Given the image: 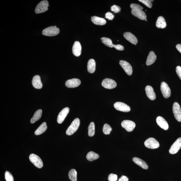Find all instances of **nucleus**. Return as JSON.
Masks as SVG:
<instances>
[{
	"mask_svg": "<svg viewBox=\"0 0 181 181\" xmlns=\"http://www.w3.org/2000/svg\"><path fill=\"white\" fill-rule=\"evenodd\" d=\"M5 178L6 181H14L12 175L8 171H6L5 172Z\"/></svg>",
	"mask_w": 181,
	"mask_h": 181,
	"instance_id": "34",
	"label": "nucleus"
},
{
	"mask_svg": "<svg viewBox=\"0 0 181 181\" xmlns=\"http://www.w3.org/2000/svg\"><path fill=\"white\" fill-rule=\"evenodd\" d=\"M32 84L36 89H41L43 87V85L41 82L40 76L39 75L34 76L32 80Z\"/></svg>",
	"mask_w": 181,
	"mask_h": 181,
	"instance_id": "19",
	"label": "nucleus"
},
{
	"mask_svg": "<svg viewBox=\"0 0 181 181\" xmlns=\"http://www.w3.org/2000/svg\"><path fill=\"white\" fill-rule=\"evenodd\" d=\"M81 83L80 80L78 78H73L67 80L65 83L66 86L69 88H74L79 86Z\"/></svg>",
	"mask_w": 181,
	"mask_h": 181,
	"instance_id": "15",
	"label": "nucleus"
},
{
	"mask_svg": "<svg viewBox=\"0 0 181 181\" xmlns=\"http://www.w3.org/2000/svg\"><path fill=\"white\" fill-rule=\"evenodd\" d=\"M131 13L132 15L140 20H145L147 18L146 13L142 10L134 9L132 10Z\"/></svg>",
	"mask_w": 181,
	"mask_h": 181,
	"instance_id": "16",
	"label": "nucleus"
},
{
	"mask_svg": "<svg viewBox=\"0 0 181 181\" xmlns=\"http://www.w3.org/2000/svg\"><path fill=\"white\" fill-rule=\"evenodd\" d=\"M156 26L158 28L164 29L166 27V23L164 18L162 16H160L158 18Z\"/></svg>",
	"mask_w": 181,
	"mask_h": 181,
	"instance_id": "26",
	"label": "nucleus"
},
{
	"mask_svg": "<svg viewBox=\"0 0 181 181\" xmlns=\"http://www.w3.org/2000/svg\"><path fill=\"white\" fill-rule=\"evenodd\" d=\"M124 37L127 41L134 45H136L138 42L136 36L130 32H127L124 34Z\"/></svg>",
	"mask_w": 181,
	"mask_h": 181,
	"instance_id": "21",
	"label": "nucleus"
},
{
	"mask_svg": "<svg viewBox=\"0 0 181 181\" xmlns=\"http://www.w3.org/2000/svg\"><path fill=\"white\" fill-rule=\"evenodd\" d=\"M173 110L176 120L179 122H181V108L179 104L177 102L174 103Z\"/></svg>",
	"mask_w": 181,
	"mask_h": 181,
	"instance_id": "7",
	"label": "nucleus"
},
{
	"mask_svg": "<svg viewBox=\"0 0 181 181\" xmlns=\"http://www.w3.org/2000/svg\"><path fill=\"white\" fill-rule=\"evenodd\" d=\"M139 1L149 8H151L152 6V4L151 2L154 1H151V0H139Z\"/></svg>",
	"mask_w": 181,
	"mask_h": 181,
	"instance_id": "33",
	"label": "nucleus"
},
{
	"mask_svg": "<svg viewBox=\"0 0 181 181\" xmlns=\"http://www.w3.org/2000/svg\"><path fill=\"white\" fill-rule=\"evenodd\" d=\"M47 128V124L45 122H44L35 132L36 135H39L45 132Z\"/></svg>",
	"mask_w": 181,
	"mask_h": 181,
	"instance_id": "27",
	"label": "nucleus"
},
{
	"mask_svg": "<svg viewBox=\"0 0 181 181\" xmlns=\"http://www.w3.org/2000/svg\"><path fill=\"white\" fill-rule=\"evenodd\" d=\"M119 64L124 69L126 73L129 76H131L133 73V69L129 62L124 60H120Z\"/></svg>",
	"mask_w": 181,
	"mask_h": 181,
	"instance_id": "13",
	"label": "nucleus"
},
{
	"mask_svg": "<svg viewBox=\"0 0 181 181\" xmlns=\"http://www.w3.org/2000/svg\"><path fill=\"white\" fill-rule=\"evenodd\" d=\"M102 85L106 89H111L117 87V83L114 80L111 79L106 78L102 82Z\"/></svg>",
	"mask_w": 181,
	"mask_h": 181,
	"instance_id": "8",
	"label": "nucleus"
},
{
	"mask_svg": "<svg viewBox=\"0 0 181 181\" xmlns=\"http://www.w3.org/2000/svg\"><path fill=\"white\" fill-rule=\"evenodd\" d=\"M157 123L158 126L165 130H167L169 128V125L168 122L164 118L161 117H157L156 119Z\"/></svg>",
	"mask_w": 181,
	"mask_h": 181,
	"instance_id": "17",
	"label": "nucleus"
},
{
	"mask_svg": "<svg viewBox=\"0 0 181 181\" xmlns=\"http://www.w3.org/2000/svg\"><path fill=\"white\" fill-rule=\"evenodd\" d=\"M105 17L109 20H112L114 18L115 16L112 13L108 12L105 14Z\"/></svg>",
	"mask_w": 181,
	"mask_h": 181,
	"instance_id": "38",
	"label": "nucleus"
},
{
	"mask_svg": "<svg viewBox=\"0 0 181 181\" xmlns=\"http://www.w3.org/2000/svg\"><path fill=\"white\" fill-rule=\"evenodd\" d=\"M146 95L151 100H154L156 98V94L153 88L150 86H147L145 88Z\"/></svg>",
	"mask_w": 181,
	"mask_h": 181,
	"instance_id": "20",
	"label": "nucleus"
},
{
	"mask_svg": "<svg viewBox=\"0 0 181 181\" xmlns=\"http://www.w3.org/2000/svg\"><path fill=\"white\" fill-rule=\"evenodd\" d=\"M101 40L102 42L108 47H114L116 49L119 51H122L124 50V46L122 45H113L112 40L110 38L106 37H102L101 38Z\"/></svg>",
	"mask_w": 181,
	"mask_h": 181,
	"instance_id": "4",
	"label": "nucleus"
},
{
	"mask_svg": "<svg viewBox=\"0 0 181 181\" xmlns=\"http://www.w3.org/2000/svg\"><path fill=\"white\" fill-rule=\"evenodd\" d=\"M117 176L115 174L111 173L109 175L108 180L109 181H117Z\"/></svg>",
	"mask_w": 181,
	"mask_h": 181,
	"instance_id": "35",
	"label": "nucleus"
},
{
	"mask_svg": "<svg viewBox=\"0 0 181 181\" xmlns=\"http://www.w3.org/2000/svg\"><path fill=\"white\" fill-rule=\"evenodd\" d=\"M176 71L179 77L181 80V67L180 66H178L176 67Z\"/></svg>",
	"mask_w": 181,
	"mask_h": 181,
	"instance_id": "39",
	"label": "nucleus"
},
{
	"mask_svg": "<svg viewBox=\"0 0 181 181\" xmlns=\"http://www.w3.org/2000/svg\"><path fill=\"white\" fill-rule=\"evenodd\" d=\"M111 10L115 13H118L121 11V8L119 6L114 5L111 7Z\"/></svg>",
	"mask_w": 181,
	"mask_h": 181,
	"instance_id": "36",
	"label": "nucleus"
},
{
	"mask_svg": "<svg viewBox=\"0 0 181 181\" xmlns=\"http://www.w3.org/2000/svg\"><path fill=\"white\" fill-rule=\"evenodd\" d=\"M80 124V120L79 118H76L74 119L67 129L66 134L67 135L71 136L75 133L79 127Z\"/></svg>",
	"mask_w": 181,
	"mask_h": 181,
	"instance_id": "1",
	"label": "nucleus"
},
{
	"mask_svg": "<svg viewBox=\"0 0 181 181\" xmlns=\"http://www.w3.org/2000/svg\"><path fill=\"white\" fill-rule=\"evenodd\" d=\"M112 130L111 127L108 124H106L104 125L103 128V131L104 134H109Z\"/></svg>",
	"mask_w": 181,
	"mask_h": 181,
	"instance_id": "32",
	"label": "nucleus"
},
{
	"mask_svg": "<svg viewBox=\"0 0 181 181\" xmlns=\"http://www.w3.org/2000/svg\"><path fill=\"white\" fill-rule=\"evenodd\" d=\"M157 56L153 52H151L148 56L146 61V64L147 66H150L153 64L156 61Z\"/></svg>",
	"mask_w": 181,
	"mask_h": 181,
	"instance_id": "22",
	"label": "nucleus"
},
{
	"mask_svg": "<svg viewBox=\"0 0 181 181\" xmlns=\"http://www.w3.org/2000/svg\"><path fill=\"white\" fill-rule=\"evenodd\" d=\"M42 111L41 109L36 111L30 121L31 123L34 124L40 119L42 115Z\"/></svg>",
	"mask_w": 181,
	"mask_h": 181,
	"instance_id": "28",
	"label": "nucleus"
},
{
	"mask_svg": "<svg viewBox=\"0 0 181 181\" xmlns=\"http://www.w3.org/2000/svg\"><path fill=\"white\" fill-rule=\"evenodd\" d=\"M49 6L48 1L45 0L41 1L36 6L35 12L38 14L45 12L48 10V7Z\"/></svg>",
	"mask_w": 181,
	"mask_h": 181,
	"instance_id": "5",
	"label": "nucleus"
},
{
	"mask_svg": "<svg viewBox=\"0 0 181 181\" xmlns=\"http://www.w3.org/2000/svg\"><path fill=\"white\" fill-rule=\"evenodd\" d=\"M144 145L146 147L151 149H155L158 148L160 146L158 141L153 138L147 139L145 141Z\"/></svg>",
	"mask_w": 181,
	"mask_h": 181,
	"instance_id": "6",
	"label": "nucleus"
},
{
	"mask_svg": "<svg viewBox=\"0 0 181 181\" xmlns=\"http://www.w3.org/2000/svg\"><path fill=\"white\" fill-rule=\"evenodd\" d=\"M145 20L146 21H147V20L146 19H145Z\"/></svg>",
	"mask_w": 181,
	"mask_h": 181,
	"instance_id": "42",
	"label": "nucleus"
},
{
	"mask_svg": "<svg viewBox=\"0 0 181 181\" xmlns=\"http://www.w3.org/2000/svg\"><path fill=\"white\" fill-rule=\"evenodd\" d=\"M176 48L177 50L181 53V44H178L176 45Z\"/></svg>",
	"mask_w": 181,
	"mask_h": 181,
	"instance_id": "41",
	"label": "nucleus"
},
{
	"mask_svg": "<svg viewBox=\"0 0 181 181\" xmlns=\"http://www.w3.org/2000/svg\"><path fill=\"white\" fill-rule=\"evenodd\" d=\"M88 71L90 73L94 72L96 69V62L94 59H91L89 60L87 64Z\"/></svg>",
	"mask_w": 181,
	"mask_h": 181,
	"instance_id": "25",
	"label": "nucleus"
},
{
	"mask_svg": "<svg viewBox=\"0 0 181 181\" xmlns=\"http://www.w3.org/2000/svg\"><path fill=\"white\" fill-rule=\"evenodd\" d=\"M59 29L56 26H51L43 30L42 34L46 36H54L59 34Z\"/></svg>",
	"mask_w": 181,
	"mask_h": 181,
	"instance_id": "2",
	"label": "nucleus"
},
{
	"mask_svg": "<svg viewBox=\"0 0 181 181\" xmlns=\"http://www.w3.org/2000/svg\"><path fill=\"white\" fill-rule=\"evenodd\" d=\"M133 160L134 163L138 165L141 168L145 169H147L148 168V166L147 164L143 160L137 157H134Z\"/></svg>",
	"mask_w": 181,
	"mask_h": 181,
	"instance_id": "23",
	"label": "nucleus"
},
{
	"mask_svg": "<svg viewBox=\"0 0 181 181\" xmlns=\"http://www.w3.org/2000/svg\"><path fill=\"white\" fill-rule=\"evenodd\" d=\"M130 7L132 10L134 9H139V10H142L143 8L142 6L139 5V4H131Z\"/></svg>",
	"mask_w": 181,
	"mask_h": 181,
	"instance_id": "37",
	"label": "nucleus"
},
{
	"mask_svg": "<svg viewBox=\"0 0 181 181\" xmlns=\"http://www.w3.org/2000/svg\"><path fill=\"white\" fill-rule=\"evenodd\" d=\"M69 177L71 181H77V173L75 169H71L69 173Z\"/></svg>",
	"mask_w": 181,
	"mask_h": 181,
	"instance_id": "30",
	"label": "nucleus"
},
{
	"mask_svg": "<svg viewBox=\"0 0 181 181\" xmlns=\"http://www.w3.org/2000/svg\"><path fill=\"white\" fill-rule=\"evenodd\" d=\"M118 181H129V179L127 176L123 175L119 179Z\"/></svg>",
	"mask_w": 181,
	"mask_h": 181,
	"instance_id": "40",
	"label": "nucleus"
},
{
	"mask_svg": "<svg viewBox=\"0 0 181 181\" xmlns=\"http://www.w3.org/2000/svg\"><path fill=\"white\" fill-rule=\"evenodd\" d=\"M181 147V138H178L171 146L169 153L170 154H174L176 153Z\"/></svg>",
	"mask_w": 181,
	"mask_h": 181,
	"instance_id": "11",
	"label": "nucleus"
},
{
	"mask_svg": "<svg viewBox=\"0 0 181 181\" xmlns=\"http://www.w3.org/2000/svg\"><path fill=\"white\" fill-rule=\"evenodd\" d=\"M116 110L123 112H129L131 111V108L126 104L122 102H117L114 104Z\"/></svg>",
	"mask_w": 181,
	"mask_h": 181,
	"instance_id": "9",
	"label": "nucleus"
},
{
	"mask_svg": "<svg viewBox=\"0 0 181 181\" xmlns=\"http://www.w3.org/2000/svg\"><path fill=\"white\" fill-rule=\"evenodd\" d=\"M99 156L98 154L93 151H90L88 153L86 156V158L88 161H92L98 159Z\"/></svg>",
	"mask_w": 181,
	"mask_h": 181,
	"instance_id": "29",
	"label": "nucleus"
},
{
	"mask_svg": "<svg viewBox=\"0 0 181 181\" xmlns=\"http://www.w3.org/2000/svg\"><path fill=\"white\" fill-rule=\"evenodd\" d=\"M88 135L89 136H93L95 134V125L94 122H92L89 125L88 128Z\"/></svg>",
	"mask_w": 181,
	"mask_h": 181,
	"instance_id": "31",
	"label": "nucleus"
},
{
	"mask_svg": "<svg viewBox=\"0 0 181 181\" xmlns=\"http://www.w3.org/2000/svg\"><path fill=\"white\" fill-rule=\"evenodd\" d=\"M91 21L94 24L98 25H104L106 23V21L104 18H100L97 16L92 17Z\"/></svg>",
	"mask_w": 181,
	"mask_h": 181,
	"instance_id": "24",
	"label": "nucleus"
},
{
	"mask_svg": "<svg viewBox=\"0 0 181 181\" xmlns=\"http://www.w3.org/2000/svg\"><path fill=\"white\" fill-rule=\"evenodd\" d=\"M29 159L30 161L37 168H41L43 167V164L42 160L38 155L32 154L30 155Z\"/></svg>",
	"mask_w": 181,
	"mask_h": 181,
	"instance_id": "3",
	"label": "nucleus"
},
{
	"mask_svg": "<svg viewBox=\"0 0 181 181\" xmlns=\"http://www.w3.org/2000/svg\"><path fill=\"white\" fill-rule=\"evenodd\" d=\"M160 89L162 93L165 98H168L170 96L171 90L166 83L164 82L161 83Z\"/></svg>",
	"mask_w": 181,
	"mask_h": 181,
	"instance_id": "10",
	"label": "nucleus"
},
{
	"mask_svg": "<svg viewBox=\"0 0 181 181\" xmlns=\"http://www.w3.org/2000/svg\"><path fill=\"white\" fill-rule=\"evenodd\" d=\"M69 109L67 107L64 108L59 112L58 116L57 122L59 124H61L64 121L66 116L68 114Z\"/></svg>",
	"mask_w": 181,
	"mask_h": 181,
	"instance_id": "14",
	"label": "nucleus"
},
{
	"mask_svg": "<svg viewBox=\"0 0 181 181\" xmlns=\"http://www.w3.org/2000/svg\"><path fill=\"white\" fill-rule=\"evenodd\" d=\"M73 54L75 56L79 57L82 52V47L80 43L78 41H76L74 43L72 48Z\"/></svg>",
	"mask_w": 181,
	"mask_h": 181,
	"instance_id": "18",
	"label": "nucleus"
},
{
	"mask_svg": "<svg viewBox=\"0 0 181 181\" xmlns=\"http://www.w3.org/2000/svg\"><path fill=\"white\" fill-rule=\"evenodd\" d=\"M122 126L128 132L133 131L136 127V124L134 122L129 120H124L121 123Z\"/></svg>",
	"mask_w": 181,
	"mask_h": 181,
	"instance_id": "12",
	"label": "nucleus"
}]
</instances>
